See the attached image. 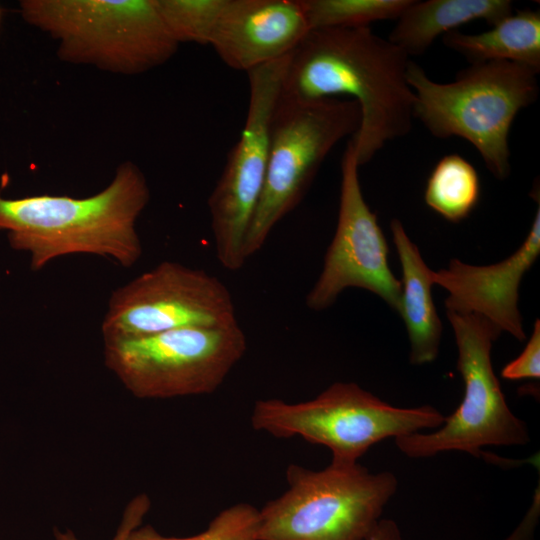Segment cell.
Returning a JSON list of instances; mask_svg holds the SVG:
<instances>
[{"mask_svg": "<svg viewBox=\"0 0 540 540\" xmlns=\"http://www.w3.org/2000/svg\"><path fill=\"white\" fill-rule=\"evenodd\" d=\"M228 0H155L164 24L178 42L210 45Z\"/></svg>", "mask_w": 540, "mask_h": 540, "instance_id": "cell-20", "label": "cell"}, {"mask_svg": "<svg viewBox=\"0 0 540 540\" xmlns=\"http://www.w3.org/2000/svg\"><path fill=\"white\" fill-rule=\"evenodd\" d=\"M410 61L369 27L311 29L287 58L278 98L305 102L344 96L355 101L361 120L351 139L360 167L412 129Z\"/></svg>", "mask_w": 540, "mask_h": 540, "instance_id": "cell-1", "label": "cell"}, {"mask_svg": "<svg viewBox=\"0 0 540 540\" xmlns=\"http://www.w3.org/2000/svg\"><path fill=\"white\" fill-rule=\"evenodd\" d=\"M513 12L509 0H412L387 39L409 57L420 55L463 24L484 20L493 26Z\"/></svg>", "mask_w": 540, "mask_h": 540, "instance_id": "cell-16", "label": "cell"}, {"mask_svg": "<svg viewBox=\"0 0 540 540\" xmlns=\"http://www.w3.org/2000/svg\"><path fill=\"white\" fill-rule=\"evenodd\" d=\"M352 139L341 162L338 220L322 270L306 296L310 310L322 311L347 288L368 290L398 312L401 281L388 265V244L377 216L366 203Z\"/></svg>", "mask_w": 540, "mask_h": 540, "instance_id": "cell-12", "label": "cell"}, {"mask_svg": "<svg viewBox=\"0 0 540 540\" xmlns=\"http://www.w3.org/2000/svg\"><path fill=\"white\" fill-rule=\"evenodd\" d=\"M288 488L258 512V540H367L398 487L359 463L312 470L292 464Z\"/></svg>", "mask_w": 540, "mask_h": 540, "instance_id": "cell-5", "label": "cell"}, {"mask_svg": "<svg viewBox=\"0 0 540 540\" xmlns=\"http://www.w3.org/2000/svg\"><path fill=\"white\" fill-rule=\"evenodd\" d=\"M259 509L249 503H236L220 511L202 532L187 537H170L151 525H140L128 540H258Z\"/></svg>", "mask_w": 540, "mask_h": 540, "instance_id": "cell-21", "label": "cell"}, {"mask_svg": "<svg viewBox=\"0 0 540 540\" xmlns=\"http://www.w3.org/2000/svg\"><path fill=\"white\" fill-rule=\"evenodd\" d=\"M448 48L461 54L470 64L486 61H511L540 71V12L518 10L491 29L467 34L453 30L442 37Z\"/></svg>", "mask_w": 540, "mask_h": 540, "instance_id": "cell-17", "label": "cell"}, {"mask_svg": "<svg viewBox=\"0 0 540 540\" xmlns=\"http://www.w3.org/2000/svg\"><path fill=\"white\" fill-rule=\"evenodd\" d=\"M151 501L148 495H136L125 507L120 524L112 540H128L130 533L142 524L148 513ZM55 540H80L73 531L54 529Z\"/></svg>", "mask_w": 540, "mask_h": 540, "instance_id": "cell-23", "label": "cell"}, {"mask_svg": "<svg viewBox=\"0 0 540 540\" xmlns=\"http://www.w3.org/2000/svg\"><path fill=\"white\" fill-rule=\"evenodd\" d=\"M309 31L302 0H228L210 45L248 72L287 57Z\"/></svg>", "mask_w": 540, "mask_h": 540, "instance_id": "cell-14", "label": "cell"}, {"mask_svg": "<svg viewBox=\"0 0 540 540\" xmlns=\"http://www.w3.org/2000/svg\"><path fill=\"white\" fill-rule=\"evenodd\" d=\"M288 56L247 72L244 128L208 199L216 256L229 271L240 270L247 261L245 239L266 177L270 123Z\"/></svg>", "mask_w": 540, "mask_h": 540, "instance_id": "cell-11", "label": "cell"}, {"mask_svg": "<svg viewBox=\"0 0 540 540\" xmlns=\"http://www.w3.org/2000/svg\"><path fill=\"white\" fill-rule=\"evenodd\" d=\"M0 20H1V10H0Z\"/></svg>", "mask_w": 540, "mask_h": 540, "instance_id": "cell-26", "label": "cell"}, {"mask_svg": "<svg viewBox=\"0 0 540 540\" xmlns=\"http://www.w3.org/2000/svg\"><path fill=\"white\" fill-rule=\"evenodd\" d=\"M508 380L540 377V321L536 319L533 332L522 353L501 371Z\"/></svg>", "mask_w": 540, "mask_h": 540, "instance_id": "cell-22", "label": "cell"}, {"mask_svg": "<svg viewBox=\"0 0 540 540\" xmlns=\"http://www.w3.org/2000/svg\"><path fill=\"white\" fill-rule=\"evenodd\" d=\"M150 200L141 170L120 164L110 184L85 198L0 196V231L11 247L30 253L32 270L71 254H92L133 266L142 255L136 221Z\"/></svg>", "mask_w": 540, "mask_h": 540, "instance_id": "cell-2", "label": "cell"}, {"mask_svg": "<svg viewBox=\"0 0 540 540\" xmlns=\"http://www.w3.org/2000/svg\"><path fill=\"white\" fill-rule=\"evenodd\" d=\"M237 323L232 294L216 276L163 261L112 293L101 331L110 342Z\"/></svg>", "mask_w": 540, "mask_h": 540, "instance_id": "cell-10", "label": "cell"}, {"mask_svg": "<svg viewBox=\"0 0 540 540\" xmlns=\"http://www.w3.org/2000/svg\"><path fill=\"white\" fill-rule=\"evenodd\" d=\"M539 71L511 61L470 64L449 83L432 80L410 61L414 118L435 137H460L480 154L498 180L511 172L509 133L517 114L537 100Z\"/></svg>", "mask_w": 540, "mask_h": 540, "instance_id": "cell-3", "label": "cell"}, {"mask_svg": "<svg viewBox=\"0 0 540 540\" xmlns=\"http://www.w3.org/2000/svg\"><path fill=\"white\" fill-rule=\"evenodd\" d=\"M412 0H302L310 30L397 20Z\"/></svg>", "mask_w": 540, "mask_h": 540, "instance_id": "cell-19", "label": "cell"}, {"mask_svg": "<svg viewBox=\"0 0 540 540\" xmlns=\"http://www.w3.org/2000/svg\"><path fill=\"white\" fill-rule=\"evenodd\" d=\"M20 12L57 41L61 60L113 73L146 72L179 45L155 0H23Z\"/></svg>", "mask_w": 540, "mask_h": 540, "instance_id": "cell-4", "label": "cell"}, {"mask_svg": "<svg viewBox=\"0 0 540 540\" xmlns=\"http://www.w3.org/2000/svg\"><path fill=\"white\" fill-rule=\"evenodd\" d=\"M360 120V108L349 98L305 102L277 98L266 177L245 239L246 259L264 246L274 227L298 206L329 152L357 132Z\"/></svg>", "mask_w": 540, "mask_h": 540, "instance_id": "cell-7", "label": "cell"}, {"mask_svg": "<svg viewBox=\"0 0 540 540\" xmlns=\"http://www.w3.org/2000/svg\"><path fill=\"white\" fill-rule=\"evenodd\" d=\"M540 516V488L535 489L532 502L515 529L504 540H533Z\"/></svg>", "mask_w": 540, "mask_h": 540, "instance_id": "cell-24", "label": "cell"}, {"mask_svg": "<svg viewBox=\"0 0 540 540\" xmlns=\"http://www.w3.org/2000/svg\"><path fill=\"white\" fill-rule=\"evenodd\" d=\"M104 343L106 366L142 399L213 393L247 350V338L239 323L179 328Z\"/></svg>", "mask_w": 540, "mask_h": 540, "instance_id": "cell-9", "label": "cell"}, {"mask_svg": "<svg viewBox=\"0 0 540 540\" xmlns=\"http://www.w3.org/2000/svg\"><path fill=\"white\" fill-rule=\"evenodd\" d=\"M390 228L403 273L398 313L410 341V362L430 363L438 356L442 336V324L432 297L433 270L400 220H391Z\"/></svg>", "mask_w": 540, "mask_h": 540, "instance_id": "cell-15", "label": "cell"}, {"mask_svg": "<svg viewBox=\"0 0 540 540\" xmlns=\"http://www.w3.org/2000/svg\"><path fill=\"white\" fill-rule=\"evenodd\" d=\"M522 245L505 260L486 266L450 260L448 267L433 271V282L449 293L446 311L484 317L501 332L519 341L526 335L518 308L519 287L524 274L540 254V202Z\"/></svg>", "mask_w": 540, "mask_h": 540, "instance_id": "cell-13", "label": "cell"}, {"mask_svg": "<svg viewBox=\"0 0 540 540\" xmlns=\"http://www.w3.org/2000/svg\"><path fill=\"white\" fill-rule=\"evenodd\" d=\"M446 315L458 349L462 401L437 430L398 437L396 446L408 457L427 458L447 451L480 457L486 446L527 444V425L510 410L492 366V345L501 331L476 314Z\"/></svg>", "mask_w": 540, "mask_h": 540, "instance_id": "cell-8", "label": "cell"}, {"mask_svg": "<svg viewBox=\"0 0 540 540\" xmlns=\"http://www.w3.org/2000/svg\"><path fill=\"white\" fill-rule=\"evenodd\" d=\"M250 420L256 431L302 437L327 447L331 462L354 464L376 443L437 429L445 416L430 405L396 407L356 383L335 382L308 401L257 400Z\"/></svg>", "mask_w": 540, "mask_h": 540, "instance_id": "cell-6", "label": "cell"}, {"mask_svg": "<svg viewBox=\"0 0 540 540\" xmlns=\"http://www.w3.org/2000/svg\"><path fill=\"white\" fill-rule=\"evenodd\" d=\"M480 197L474 166L459 154H448L433 168L426 184V204L450 222H460L473 211Z\"/></svg>", "mask_w": 540, "mask_h": 540, "instance_id": "cell-18", "label": "cell"}, {"mask_svg": "<svg viewBox=\"0 0 540 540\" xmlns=\"http://www.w3.org/2000/svg\"><path fill=\"white\" fill-rule=\"evenodd\" d=\"M367 540H405L397 523L391 519H381Z\"/></svg>", "mask_w": 540, "mask_h": 540, "instance_id": "cell-25", "label": "cell"}]
</instances>
